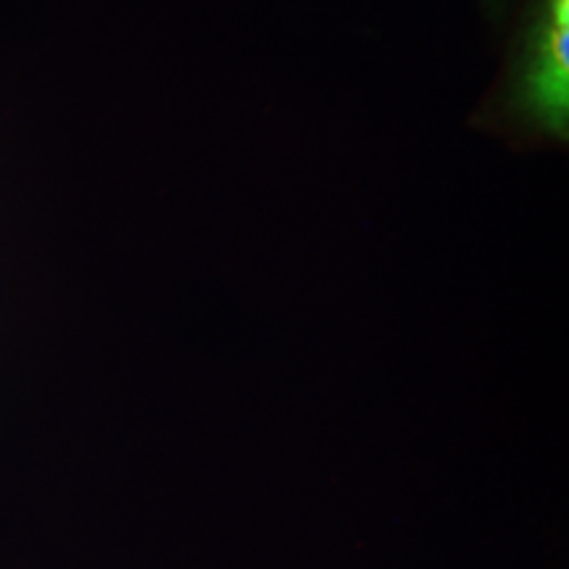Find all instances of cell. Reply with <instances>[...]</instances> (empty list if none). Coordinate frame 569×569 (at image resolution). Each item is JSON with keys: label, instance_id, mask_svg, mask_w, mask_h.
I'll use <instances>...</instances> for the list:
<instances>
[{"label": "cell", "instance_id": "obj_1", "mask_svg": "<svg viewBox=\"0 0 569 569\" xmlns=\"http://www.w3.org/2000/svg\"><path fill=\"white\" fill-rule=\"evenodd\" d=\"M511 111L549 138H567L569 119V0H532L519 40Z\"/></svg>", "mask_w": 569, "mask_h": 569}, {"label": "cell", "instance_id": "obj_2", "mask_svg": "<svg viewBox=\"0 0 569 569\" xmlns=\"http://www.w3.org/2000/svg\"><path fill=\"white\" fill-rule=\"evenodd\" d=\"M482 6L490 11V17L493 19H501L503 9H507V0H482Z\"/></svg>", "mask_w": 569, "mask_h": 569}]
</instances>
